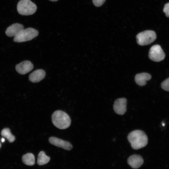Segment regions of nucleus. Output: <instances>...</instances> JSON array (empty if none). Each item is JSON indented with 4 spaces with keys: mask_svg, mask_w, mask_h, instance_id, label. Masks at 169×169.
<instances>
[{
    "mask_svg": "<svg viewBox=\"0 0 169 169\" xmlns=\"http://www.w3.org/2000/svg\"><path fill=\"white\" fill-rule=\"evenodd\" d=\"M127 139L132 148L138 150L145 147L148 143V138L145 133L140 130H136L131 132Z\"/></svg>",
    "mask_w": 169,
    "mask_h": 169,
    "instance_id": "f257e3e1",
    "label": "nucleus"
},
{
    "mask_svg": "<svg viewBox=\"0 0 169 169\" xmlns=\"http://www.w3.org/2000/svg\"><path fill=\"white\" fill-rule=\"evenodd\" d=\"M52 121L53 125L60 129H64L70 125L71 120L69 116L61 110L55 111L52 115Z\"/></svg>",
    "mask_w": 169,
    "mask_h": 169,
    "instance_id": "f03ea898",
    "label": "nucleus"
},
{
    "mask_svg": "<svg viewBox=\"0 0 169 169\" xmlns=\"http://www.w3.org/2000/svg\"><path fill=\"white\" fill-rule=\"evenodd\" d=\"M37 9L36 4L30 0H20L17 5V11L22 15L33 14L36 12Z\"/></svg>",
    "mask_w": 169,
    "mask_h": 169,
    "instance_id": "7ed1b4c3",
    "label": "nucleus"
},
{
    "mask_svg": "<svg viewBox=\"0 0 169 169\" xmlns=\"http://www.w3.org/2000/svg\"><path fill=\"white\" fill-rule=\"evenodd\" d=\"M38 31L31 28L23 29L13 38V41L21 43L30 41L37 36Z\"/></svg>",
    "mask_w": 169,
    "mask_h": 169,
    "instance_id": "20e7f679",
    "label": "nucleus"
},
{
    "mask_svg": "<svg viewBox=\"0 0 169 169\" xmlns=\"http://www.w3.org/2000/svg\"><path fill=\"white\" fill-rule=\"evenodd\" d=\"M156 38V35L153 31L147 30L140 32L136 36L137 44L141 46L149 44Z\"/></svg>",
    "mask_w": 169,
    "mask_h": 169,
    "instance_id": "39448f33",
    "label": "nucleus"
},
{
    "mask_svg": "<svg viewBox=\"0 0 169 169\" xmlns=\"http://www.w3.org/2000/svg\"><path fill=\"white\" fill-rule=\"evenodd\" d=\"M149 57L151 60L160 62L163 60L165 54L159 45H155L150 48L149 52Z\"/></svg>",
    "mask_w": 169,
    "mask_h": 169,
    "instance_id": "423d86ee",
    "label": "nucleus"
},
{
    "mask_svg": "<svg viewBox=\"0 0 169 169\" xmlns=\"http://www.w3.org/2000/svg\"><path fill=\"white\" fill-rule=\"evenodd\" d=\"M126 99L122 98L115 100L113 105V109L116 113L119 115H123L126 111Z\"/></svg>",
    "mask_w": 169,
    "mask_h": 169,
    "instance_id": "0eeeda50",
    "label": "nucleus"
},
{
    "mask_svg": "<svg viewBox=\"0 0 169 169\" xmlns=\"http://www.w3.org/2000/svg\"><path fill=\"white\" fill-rule=\"evenodd\" d=\"M49 141L51 144L67 150H70L73 147L72 144L69 142L55 137H50Z\"/></svg>",
    "mask_w": 169,
    "mask_h": 169,
    "instance_id": "6e6552de",
    "label": "nucleus"
},
{
    "mask_svg": "<svg viewBox=\"0 0 169 169\" xmlns=\"http://www.w3.org/2000/svg\"><path fill=\"white\" fill-rule=\"evenodd\" d=\"M33 67V65L30 61L25 60L17 64L15 69L19 74H24L31 71Z\"/></svg>",
    "mask_w": 169,
    "mask_h": 169,
    "instance_id": "1a4fd4ad",
    "label": "nucleus"
},
{
    "mask_svg": "<svg viewBox=\"0 0 169 169\" xmlns=\"http://www.w3.org/2000/svg\"><path fill=\"white\" fill-rule=\"evenodd\" d=\"M23 29L24 26L22 24L13 23L7 28L5 33L8 37H15Z\"/></svg>",
    "mask_w": 169,
    "mask_h": 169,
    "instance_id": "9d476101",
    "label": "nucleus"
},
{
    "mask_svg": "<svg viewBox=\"0 0 169 169\" xmlns=\"http://www.w3.org/2000/svg\"><path fill=\"white\" fill-rule=\"evenodd\" d=\"M143 162V159L141 156L135 154L130 156L127 160L128 164L134 169H137L140 167Z\"/></svg>",
    "mask_w": 169,
    "mask_h": 169,
    "instance_id": "9b49d317",
    "label": "nucleus"
},
{
    "mask_svg": "<svg viewBox=\"0 0 169 169\" xmlns=\"http://www.w3.org/2000/svg\"><path fill=\"white\" fill-rule=\"evenodd\" d=\"M45 74V72L44 70L42 69H37L30 74L29 79L32 82H38L44 78Z\"/></svg>",
    "mask_w": 169,
    "mask_h": 169,
    "instance_id": "f8f14e48",
    "label": "nucleus"
},
{
    "mask_svg": "<svg viewBox=\"0 0 169 169\" xmlns=\"http://www.w3.org/2000/svg\"><path fill=\"white\" fill-rule=\"evenodd\" d=\"M151 78V76L150 74L146 73H142L138 74L135 77V81L136 83L140 86L145 85L146 81L149 80Z\"/></svg>",
    "mask_w": 169,
    "mask_h": 169,
    "instance_id": "ddd939ff",
    "label": "nucleus"
},
{
    "mask_svg": "<svg viewBox=\"0 0 169 169\" xmlns=\"http://www.w3.org/2000/svg\"><path fill=\"white\" fill-rule=\"evenodd\" d=\"M22 161L24 164L28 166H33L35 164V158L31 153H28L22 156Z\"/></svg>",
    "mask_w": 169,
    "mask_h": 169,
    "instance_id": "4468645a",
    "label": "nucleus"
},
{
    "mask_svg": "<svg viewBox=\"0 0 169 169\" xmlns=\"http://www.w3.org/2000/svg\"><path fill=\"white\" fill-rule=\"evenodd\" d=\"M50 160V157L46 156L44 151H41L38 154L37 163L39 165H44L47 163Z\"/></svg>",
    "mask_w": 169,
    "mask_h": 169,
    "instance_id": "2eb2a0df",
    "label": "nucleus"
},
{
    "mask_svg": "<svg viewBox=\"0 0 169 169\" xmlns=\"http://www.w3.org/2000/svg\"><path fill=\"white\" fill-rule=\"evenodd\" d=\"M1 135L6 138L10 142H12L15 140V137L13 135L8 128L3 129L1 132Z\"/></svg>",
    "mask_w": 169,
    "mask_h": 169,
    "instance_id": "dca6fc26",
    "label": "nucleus"
},
{
    "mask_svg": "<svg viewBox=\"0 0 169 169\" xmlns=\"http://www.w3.org/2000/svg\"><path fill=\"white\" fill-rule=\"evenodd\" d=\"M161 87L164 90L169 91V78L162 82L161 84Z\"/></svg>",
    "mask_w": 169,
    "mask_h": 169,
    "instance_id": "f3484780",
    "label": "nucleus"
},
{
    "mask_svg": "<svg viewBox=\"0 0 169 169\" xmlns=\"http://www.w3.org/2000/svg\"><path fill=\"white\" fill-rule=\"evenodd\" d=\"M106 0H92L94 5L97 7L102 6L105 2Z\"/></svg>",
    "mask_w": 169,
    "mask_h": 169,
    "instance_id": "a211bd4d",
    "label": "nucleus"
},
{
    "mask_svg": "<svg viewBox=\"0 0 169 169\" xmlns=\"http://www.w3.org/2000/svg\"><path fill=\"white\" fill-rule=\"evenodd\" d=\"M163 11L165 13L166 16L169 18V3H166L165 5Z\"/></svg>",
    "mask_w": 169,
    "mask_h": 169,
    "instance_id": "6ab92c4d",
    "label": "nucleus"
},
{
    "mask_svg": "<svg viewBox=\"0 0 169 169\" xmlns=\"http://www.w3.org/2000/svg\"><path fill=\"white\" fill-rule=\"evenodd\" d=\"M1 141L2 142H4L5 141V139L4 138H2L1 139Z\"/></svg>",
    "mask_w": 169,
    "mask_h": 169,
    "instance_id": "aec40b11",
    "label": "nucleus"
},
{
    "mask_svg": "<svg viewBox=\"0 0 169 169\" xmlns=\"http://www.w3.org/2000/svg\"><path fill=\"white\" fill-rule=\"evenodd\" d=\"M49 0L51 1H53V2H56V1H57L58 0Z\"/></svg>",
    "mask_w": 169,
    "mask_h": 169,
    "instance_id": "412c9836",
    "label": "nucleus"
},
{
    "mask_svg": "<svg viewBox=\"0 0 169 169\" xmlns=\"http://www.w3.org/2000/svg\"><path fill=\"white\" fill-rule=\"evenodd\" d=\"M1 147V144L0 142V148Z\"/></svg>",
    "mask_w": 169,
    "mask_h": 169,
    "instance_id": "4be33fe9",
    "label": "nucleus"
}]
</instances>
